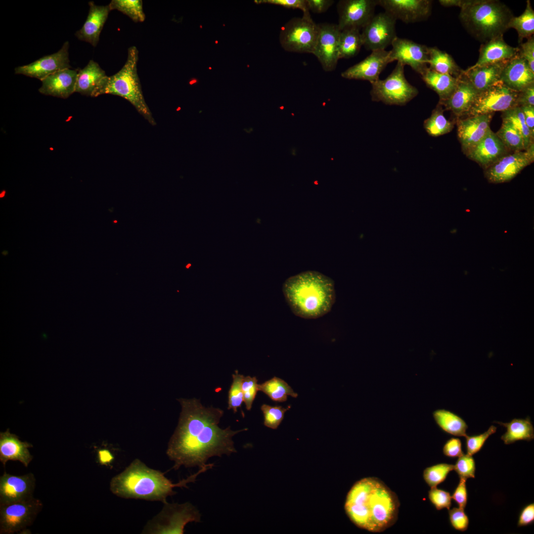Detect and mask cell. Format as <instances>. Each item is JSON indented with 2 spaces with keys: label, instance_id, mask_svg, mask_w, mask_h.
I'll use <instances>...</instances> for the list:
<instances>
[{
  "label": "cell",
  "instance_id": "cell-46",
  "mask_svg": "<svg viewBox=\"0 0 534 534\" xmlns=\"http://www.w3.org/2000/svg\"><path fill=\"white\" fill-rule=\"evenodd\" d=\"M496 429L495 426L491 425L487 431L481 434L472 436L466 435L465 438L467 453L473 455L479 452L489 437L495 433Z\"/></svg>",
  "mask_w": 534,
  "mask_h": 534
},
{
  "label": "cell",
  "instance_id": "cell-53",
  "mask_svg": "<svg viewBox=\"0 0 534 534\" xmlns=\"http://www.w3.org/2000/svg\"><path fill=\"white\" fill-rule=\"evenodd\" d=\"M466 479L460 478L459 482L451 496L459 508L464 509L467 502V490Z\"/></svg>",
  "mask_w": 534,
  "mask_h": 534
},
{
  "label": "cell",
  "instance_id": "cell-13",
  "mask_svg": "<svg viewBox=\"0 0 534 534\" xmlns=\"http://www.w3.org/2000/svg\"><path fill=\"white\" fill-rule=\"evenodd\" d=\"M396 20L384 12L374 14L362 28L363 45L367 50H385L397 37Z\"/></svg>",
  "mask_w": 534,
  "mask_h": 534
},
{
  "label": "cell",
  "instance_id": "cell-57",
  "mask_svg": "<svg viewBox=\"0 0 534 534\" xmlns=\"http://www.w3.org/2000/svg\"><path fill=\"white\" fill-rule=\"evenodd\" d=\"M521 108L524 115L526 125L532 134L534 136V107L525 106H522Z\"/></svg>",
  "mask_w": 534,
  "mask_h": 534
},
{
  "label": "cell",
  "instance_id": "cell-3",
  "mask_svg": "<svg viewBox=\"0 0 534 534\" xmlns=\"http://www.w3.org/2000/svg\"><path fill=\"white\" fill-rule=\"evenodd\" d=\"M211 468L210 464L177 484H173L160 471L148 467L135 459L121 473L111 480L110 489L115 495L124 498L140 499L167 502L168 496L176 492L175 487L187 488L186 484L196 481L201 473Z\"/></svg>",
  "mask_w": 534,
  "mask_h": 534
},
{
  "label": "cell",
  "instance_id": "cell-19",
  "mask_svg": "<svg viewBox=\"0 0 534 534\" xmlns=\"http://www.w3.org/2000/svg\"><path fill=\"white\" fill-rule=\"evenodd\" d=\"M36 480L32 473L22 476L5 472L0 477V504L10 503L33 497Z\"/></svg>",
  "mask_w": 534,
  "mask_h": 534
},
{
  "label": "cell",
  "instance_id": "cell-41",
  "mask_svg": "<svg viewBox=\"0 0 534 534\" xmlns=\"http://www.w3.org/2000/svg\"><path fill=\"white\" fill-rule=\"evenodd\" d=\"M111 10L116 9L135 22H143L145 15L140 0H112L108 5Z\"/></svg>",
  "mask_w": 534,
  "mask_h": 534
},
{
  "label": "cell",
  "instance_id": "cell-32",
  "mask_svg": "<svg viewBox=\"0 0 534 534\" xmlns=\"http://www.w3.org/2000/svg\"><path fill=\"white\" fill-rule=\"evenodd\" d=\"M494 422L506 428V432L501 437L505 445L520 440L531 441L534 438V429L530 417L526 419L514 418L508 423Z\"/></svg>",
  "mask_w": 534,
  "mask_h": 534
},
{
  "label": "cell",
  "instance_id": "cell-2",
  "mask_svg": "<svg viewBox=\"0 0 534 534\" xmlns=\"http://www.w3.org/2000/svg\"><path fill=\"white\" fill-rule=\"evenodd\" d=\"M400 502L396 494L375 477L363 478L348 492L345 510L357 527L382 532L397 521Z\"/></svg>",
  "mask_w": 534,
  "mask_h": 534
},
{
  "label": "cell",
  "instance_id": "cell-55",
  "mask_svg": "<svg viewBox=\"0 0 534 534\" xmlns=\"http://www.w3.org/2000/svg\"><path fill=\"white\" fill-rule=\"evenodd\" d=\"M534 521V504L531 503L526 506L521 511L518 522L519 527L532 524Z\"/></svg>",
  "mask_w": 534,
  "mask_h": 534
},
{
  "label": "cell",
  "instance_id": "cell-59",
  "mask_svg": "<svg viewBox=\"0 0 534 534\" xmlns=\"http://www.w3.org/2000/svg\"><path fill=\"white\" fill-rule=\"evenodd\" d=\"M98 458L101 464L109 463L113 459L110 452L106 449H101L98 451Z\"/></svg>",
  "mask_w": 534,
  "mask_h": 534
},
{
  "label": "cell",
  "instance_id": "cell-11",
  "mask_svg": "<svg viewBox=\"0 0 534 534\" xmlns=\"http://www.w3.org/2000/svg\"><path fill=\"white\" fill-rule=\"evenodd\" d=\"M519 92L511 89L501 81L478 93L467 115L492 114L505 111L517 106Z\"/></svg>",
  "mask_w": 534,
  "mask_h": 534
},
{
  "label": "cell",
  "instance_id": "cell-27",
  "mask_svg": "<svg viewBox=\"0 0 534 534\" xmlns=\"http://www.w3.org/2000/svg\"><path fill=\"white\" fill-rule=\"evenodd\" d=\"M89 9L87 18L82 28L75 35L80 40L95 46L99 35L111 11L109 5H97L93 1L89 3Z\"/></svg>",
  "mask_w": 534,
  "mask_h": 534
},
{
  "label": "cell",
  "instance_id": "cell-16",
  "mask_svg": "<svg viewBox=\"0 0 534 534\" xmlns=\"http://www.w3.org/2000/svg\"><path fill=\"white\" fill-rule=\"evenodd\" d=\"M319 32L313 54L325 71H332L339 58V41L340 31L337 25L319 24Z\"/></svg>",
  "mask_w": 534,
  "mask_h": 534
},
{
  "label": "cell",
  "instance_id": "cell-37",
  "mask_svg": "<svg viewBox=\"0 0 534 534\" xmlns=\"http://www.w3.org/2000/svg\"><path fill=\"white\" fill-rule=\"evenodd\" d=\"M424 127L430 135L437 137L451 132L453 124L444 116L442 106L439 103L431 116L424 121Z\"/></svg>",
  "mask_w": 534,
  "mask_h": 534
},
{
  "label": "cell",
  "instance_id": "cell-23",
  "mask_svg": "<svg viewBox=\"0 0 534 534\" xmlns=\"http://www.w3.org/2000/svg\"><path fill=\"white\" fill-rule=\"evenodd\" d=\"M500 81L511 89L520 92L534 84V72L518 53L505 63Z\"/></svg>",
  "mask_w": 534,
  "mask_h": 534
},
{
  "label": "cell",
  "instance_id": "cell-15",
  "mask_svg": "<svg viewBox=\"0 0 534 534\" xmlns=\"http://www.w3.org/2000/svg\"><path fill=\"white\" fill-rule=\"evenodd\" d=\"M377 0H341L338 4L340 31L355 28L362 29L374 15Z\"/></svg>",
  "mask_w": 534,
  "mask_h": 534
},
{
  "label": "cell",
  "instance_id": "cell-54",
  "mask_svg": "<svg viewBox=\"0 0 534 534\" xmlns=\"http://www.w3.org/2000/svg\"><path fill=\"white\" fill-rule=\"evenodd\" d=\"M517 106L534 107V84L519 92Z\"/></svg>",
  "mask_w": 534,
  "mask_h": 534
},
{
  "label": "cell",
  "instance_id": "cell-6",
  "mask_svg": "<svg viewBox=\"0 0 534 534\" xmlns=\"http://www.w3.org/2000/svg\"><path fill=\"white\" fill-rule=\"evenodd\" d=\"M138 51L132 46L128 49L127 60L117 73L101 81L94 97L103 94L121 96L130 102L150 124L155 122L146 103L137 71Z\"/></svg>",
  "mask_w": 534,
  "mask_h": 534
},
{
  "label": "cell",
  "instance_id": "cell-31",
  "mask_svg": "<svg viewBox=\"0 0 534 534\" xmlns=\"http://www.w3.org/2000/svg\"><path fill=\"white\" fill-rule=\"evenodd\" d=\"M427 86L439 95V102L447 99L455 90L459 78L438 73L428 67L420 75Z\"/></svg>",
  "mask_w": 534,
  "mask_h": 534
},
{
  "label": "cell",
  "instance_id": "cell-40",
  "mask_svg": "<svg viewBox=\"0 0 534 534\" xmlns=\"http://www.w3.org/2000/svg\"><path fill=\"white\" fill-rule=\"evenodd\" d=\"M495 134L507 149L513 152L525 150L522 135L510 122L502 120L501 126Z\"/></svg>",
  "mask_w": 534,
  "mask_h": 534
},
{
  "label": "cell",
  "instance_id": "cell-58",
  "mask_svg": "<svg viewBox=\"0 0 534 534\" xmlns=\"http://www.w3.org/2000/svg\"><path fill=\"white\" fill-rule=\"evenodd\" d=\"M466 0H440V3L445 7L457 6L460 8L465 4Z\"/></svg>",
  "mask_w": 534,
  "mask_h": 534
},
{
  "label": "cell",
  "instance_id": "cell-5",
  "mask_svg": "<svg viewBox=\"0 0 534 534\" xmlns=\"http://www.w3.org/2000/svg\"><path fill=\"white\" fill-rule=\"evenodd\" d=\"M459 18L472 36L485 43L502 35L514 16L503 2L495 0H467Z\"/></svg>",
  "mask_w": 534,
  "mask_h": 534
},
{
  "label": "cell",
  "instance_id": "cell-61",
  "mask_svg": "<svg viewBox=\"0 0 534 534\" xmlns=\"http://www.w3.org/2000/svg\"><path fill=\"white\" fill-rule=\"evenodd\" d=\"M117 222V221H114V222Z\"/></svg>",
  "mask_w": 534,
  "mask_h": 534
},
{
  "label": "cell",
  "instance_id": "cell-10",
  "mask_svg": "<svg viewBox=\"0 0 534 534\" xmlns=\"http://www.w3.org/2000/svg\"><path fill=\"white\" fill-rule=\"evenodd\" d=\"M42 501L34 497L0 504V534H12L25 530L42 510Z\"/></svg>",
  "mask_w": 534,
  "mask_h": 534
},
{
  "label": "cell",
  "instance_id": "cell-56",
  "mask_svg": "<svg viewBox=\"0 0 534 534\" xmlns=\"http://www.w3.org/2000/svg\"><path fill=\"white\" fill-rule=\"evenodd\" d=\"M309 10L316 13L326 11L334 3L331 0H307Z\"/></svg>",
  "mask_w": 534,
  "mask_h": 534
},
{
  "label": "cell",
  "instance_id": "cell-35",
  "mask_svg": "<svg viewBox=\"0 0 534 534\" xmlns=\"http://www.w3.org/2000/svg\"><path fill=\"white\" fill-rule=\"evenodd\" d=\"M360 30L350 28L340 31L339 41V58H350L356 55L363 45Z\"/></svg>",
  "mask_w": 534,
  "mask_h": 534
},
{
  "label": "cell",
  "instance_id": "cell-26",
  "mask_svg": "<svg viewBox=\"0 0 534 534\" xmlns=\"http://www.w3.org/2000/svg\"><path fill=\"white\" fill-rule=\"evenodd\" d=\"M32 444L21 441L8 429L0 433V461L5 465L8 460L19 461L27 467L33 459L28 448Z\"/></svg>",
  "mask_w": 534,
  "mask_h": 534
},
{
  "label": "cell",
  "instance_id": "cell-12",
  "mask_svg": "<svg viewBox=\"0 0 534 534\" xmlns=\"http://www.w3.org/2000/svg\"><path fill=\"white\" fill-rule=\"evenodd\" d=\"M534 143L526 150L506 154L486 168L484 172L488 180L493 183L510 181L534 160Z\"/></svg>",
  "mask_w": 534,
  "mask_h": 534
},
{
  "label": "cell",
  "instance_id": "cell-9",
  "mask_svg": "<svg viewBox=\"0 0 534 534\" xmlns=\"http://www.w3.org/2000/svg\"><path fill=\"white\" fill-rule=\"evenodd\" d=\"M319 32V24L310 14L290 19L282 27L280 42L283 48L290 52L312 53Z\"/></svg>",
  "mask_w": 534,
  "mask_h": 534
},
{
  "label": "cell",
  "instance_id": "cell-33",
  "mask_svg": "<svg viewBox=\"0 0 534 534\" xmlns=\"http://www.w3.org/2000/svg\"><path fill=\"white\" fill-rule=\"evenodd\" d=\"M428 64L430 69L438 73L457 78L460 77L463 71L449 54L437 47H429Z\"/></svg>",
  "mask_w": 534,
  "mask_h": 534
},
{
  "label": "cell",
  "instance_id": "cell-28",
  "mask_svg": "<svg viewBox=\"0 0 534 534\" xmlns=\"http://www.w3.org/2000/svg\"><path fill=\"white\" fill-rule=\"evenodd\" d=\"M478 93L462 74L450 96L446 100L439 103L457 116L467 115Z\"/></svg>",
  "mask_w": 534,
  "mask_h": 534
},
{
  "label": "cell",
  "instance_id": "cell-18",
  "mask_svg": "<svg viewBox=\"0 0 534 534\" xmlns=\"http://www.w3.org/2000/svg\"><path fill=\"white\" fill-rule=\"evenodd\" d=\"M69 46V43L66 42L57 52L42 57L29 64L17 67L15 69V73L42 81L57 71L70 68Z\"/></svg>",
  "mask_w": 534,
  "mask_h": 534
},
{
  "label": "cell",
  "instance_id": "cell-25",
  "mask_svg": "<svg viewBox=\"0 0 534 534\" xmlns=\"http://www.w3.org/2000/svg\"><path fill=\"white\" fill-rule=\"evenodd\" d=\"M519 50V47L508 44L504 40L503 35L498 36L481 45L478 60L468 68L507 61L518 54Z\"/></svg>",
  "mask_w": 534,
  "mask_h": 534
},
{
  "label": "cell",
  "instance_id": "cell-47",
  "mask_svg": "<svg viewBox=\"0 0 534 534\" xmlns=\"http://www.w3.org/2000/svg\"><path fill=\"white\" fill-rule=\"evenodd\" d=\"M258 380L256 377L247 376L244 377L241 385L243 401L247 410H250L258 390Z\"/></svg>",
  "mask_w": 534,
  "mask_h": 534
},
{
  "label": "cell",
  "instance_id": "cell-48",
  "mask_svg": "<svg viewBox=\"0 0 534 534\" xmlns=\"http://www.w3.org/2000/svg\"><path fill=\"white\" fill-rule=\"evenodd\" d=\"M428 497L436 509L440 510L444 508L449 510L451 505V496L445 490H440L436 487L431 488L428 492Z\"/></svg>",
  "mask_w": 534,
  "mask_h": 534
},
{
  "label": "cell",
  "instance_id": "cell-29",
  "mask_svg": "<svg viewBox=\"0 0 534 534\" xmlns=\"http://www.w3.org/2000/svg\"><path fill=\"white\" fill-rule=\"evenodd\" d=\"M506 62L486 65L463 70V76L478 93L500 81Z\"/></svg>",
  "mask_w": 534,
  "mask_h": 534
},
{
  "label": "cell",
  "instance_id": "cell-22",
  "mask_svg": "<svg viewBox=\"0 0 534 534\" xmlns=\"http://www.w3.org/2000/svg\"><path fill=\"white\" fill-rule=\"evenodd\" d=\"M507 149L491 130L477 144L464 153L485 169L507 154Z\"/></svg>",
  "mask_w": 534,
  "mask_h": 534
},
{
  "label": "cell",
  "instance_id": "cell-38",
  "mask_svg": "<svg viewBox=\"0 0 534 534\" xmlns=\"http://www.w3.org/2000/svg\"><path fill=\"white\" fill-rule=\"evenodd\" d=\"M509 29L512 28L517 32L519 42L524 39H529L534 33V11L529 0L527 1L524 12L520 16H513L510 20Z\"/></svg>",
  "mask_w": 534,
  "mask_h": 534
},
{
  "label": "cell",
  "instance_id": "cell-51",
  "mask_svg": "<svg viewBox=\"0 0 534 534\" xmlns=\"http://www.w3.org/2000/svg\"><path fill=\"white\" fill-rule=\"evenodd\" d=\"M260 2L277 4L289 8H298L302 10L303 14H310L307 0H267Z\"/></svg>",
  "mask_w": 534,
  "mask_h": 534
},
{
  "label": "cell",
  "instance_id": "cell-21",
  "mask_svg": "<svg viewBox=\"0 0 534 534\" xmlns=\"http://www.w3.org/2000/svg\"><path fill=\"white\" fill-rule=\"evenodd\" d=\"M492 114L469 116L457 121V135L465 152L480 141L491 130Z\"/></svg>",
  "mask_w": 534,
  "mask_h": 534
},
{
  "label": "cell",
  "instance_id": "cell-42",
  "mask_svg": "<svg viewBox=\"0 0 534 534\" xmlns=\"http://www.w3.org/2000/svg\"><path fill=\"white\" fill-rule=\"evenodd\" d=\"M454 470V465L440 463L426 468L423 471V478L431 488L436 487L443 482L449 473Z\"/></svg>",
  "mask_w": 534,
  "mask_h": 534
},
{
  "label": "cell",
  "instance_id": "cell-14",
  "mask_svg": "<svg viewBox=\"0 0 534 534\" xmlns=\"http://www.w3.org/2000/svg\"><path fill=\"white\" fill-rule=\"evenodd\" d=\"M390 62L395 60L404 66H409L421 75L428 68L429 47L413 41L397 37L392 43Z\"/></svg>",
  "mask_w": 534,
  "mask_h": 534
},
{
  "label": "cell",
  "instance_id": "cell-45",
  "mask_svg": "<svg viewBox=\"0 0 534 534\" xmlns=\"http://www.w3.org/2000/svg\"><path fill=\"white\" fill-rule=\"evenodd\" d=\"M454 470L458 474L459 478L467 480L468 478H474L476 465L472 455L467 453L463 454L458 458L454 465Z\"/></svg>",
  "mask_w": 534,
  "mask_h": 534
},
{
  "label": "cell",
  "instance_id": "cell-7",
  "mask_svg": "<svg viewBox=\"0 0 534 534\" xmlns=\"http://www.w3.org/2000/svg\"><path fill=\"white\" fill-rule=\"evenodd\" d=\"M404 66L397 62L391 73L384 80L371 84L370 94L373 101L390 105H404L418 93V89L406 80Z\"/></svg>",
  "mask_w": 534,
  "mask_h": 534
},
{
  "label": "cell",
  "instance_id": "cell-1",
  "mask_svg": "<svg viewBox=\"0 0 534 534\" xmlns=\"http://www.w3.org/2000/svg\"><path fill=\"white\" fill-rule=\"evenodd\" d=\"M181 410L178 426L170 440L167 454L177 470L205 466L209 458L237 452L232 440L247 429L233 431L219 426L223 411L206 407L196 399L178 400Z\"/></svg>",
  "mask_w": 534,
  "mask_h": 534
},
{
  "label": "cell",
  "instance_id": "cell-50",
  "mask_svg": "<svg viewBox=\"0 0 534 534\" xmlns=\"http://www.w3.org/2000/svg\"><path fill=\"white\" fill-rule=\"evenodd\" d=\"M519 53L528 63L531 70L534 72V39L532 37L520 44Z\"/></svg>",
  "mask_w": 534,
  "mask_h": 534
},
{
  "label": "cell",
  "instance_id": "cell-4",
  "mask_svg": "<svg viewBox=\"0 0 534 534\" xmlns=\"http://www.w3.org/2000/svg\"><path fill=\"white\" fill-rule=\"evenodd\" d=\"M282 291L292 312L306 319L326 314L335 300L333 281L315 271L303 272L288 278L283 284Z\"/></svg>",
  "mask_w": 534,
  "mask_h": 534
},
{
  "label": "cell",
  "instance_id": "cell-52",
  "mask_svg": "<svg viewBox=\"0 0 534 534\" xmlns=\"http://www.w3.org/2000/svg\"><path fill=\"white\" fill-rule=\"evenodd\" d=\"M443 451L444 454L449 457H458L463 454L460 440L457 438H451L445 444Z\"/></svg>",
  "mask_w": 534,
  "mask_h": 534
},
{
  "label": "cell",
  "instance_id": "cell-60",
  "mask_svg": "<svg viewBox=\"0 0 534 534\" xmlns=\"http://www.w3.org/2000/svg\"><path fill=\"white\" fill-rule=\"evenodd\" d=\"M4 192H2V193H1L0 194V198H2V197H3L4 196Z\"/></svg>",
  "mask_w": 534,
  "mask_h": 534
},
{
  "label": "cell",
  "instance_id": "cell-39",
  "mask_svg": "<svg viewBox=\"0 0 534 534\" xmlns=\"http://www.w3.org/2000/svg\"><path fill=\"white\" fill-rule=\"evenodd\" d=\"M503 120L510 122L522 135L525 150L534 143V136L526 125L521 107L516 106L502 112Z\"/></svg>",
  "mask_w": 534,
  "mask_h": 534
},
{
  "label": "cell",
  "instance_id": "cell-44",
  "mask_svg": "<svg viewBox=\"0 0 534 534\" xmlns=\"http://www.w3.org/2000/svg\"><path fill=\"white\" fill-rule=\"evenodd\" d=\"M290 406L287 408L281 406H271L264 404L261 409L264 417V425L269 428L276 429L282 422L285 412L289 409Z\"/></svg>",
  "mask_w": 534,
  "mask_h": 534
},
{
  "label": "cell",
  "instance_id": "cell-20",
  "mask_svg": "<svg viewBox=\"0 0 534 534\" xmlns=\"http://www.w3.org/2000/svg\"><path fill=\"white\" fill-rule=\"evenodd\" d=\"M390 51H372L370 55L358 63L349 67L341 73L347 79L365 80L371 84L379 79V75L390 63Z\"/></svg>",
  "mask_w": 534,
  "mask_h": 534
},
{
  "label": "cell",
  "instance_id": "cell-49",
  "mask_svg": "<svg viewBox=\"0 0 534 534\" xmlns=\"http://www.w3.org/2000/svg\"><path fill=\"white\" fill-rule=\"evenodd\" d=\"M448 514L450 523L454 529L461 532L467 529L469 521L464 509L454 507L449 509Z\"/></svg>",
  "mask_w": 534,
  "mask_h": 534
},
{
  "label": "cell",
  "instance_id": "cell-34",
  "mask_svg": "<svg viewBox=\"0 0 534 534\" xmlns=\"http://www.w3.org/2000/svg\"><path fill=\"white\" fill-rule=\"evenodd\" d=\"M433 416L437 424L444 432L454 436L465 437L467 435L466 423L456 414L440 409L434 411Z\"/></svg>",
  "mask_w": 534,
  "mask_h": 534
},
{
  "label": "cell",
  "instance_id": "cell-30",
  "mask_svg": "<svg viewBox=\"0 0 534 534\" xmlns=\"http://www.w3.org/2000/svg\"><path fill=\"white\" fill-rule=\"evenodd\" d=\"M107 76L105 71L94 61L78 71L75 92L94 97L102 80Z\"/></svg>",
  "mask_w": 534,
  "mask_h": 534
},
{
  "label": "cell",
  "instance_id": "cell-36",
  "mask_svg": "<svg viewBox=\"0 0 534 534\" xmlns=\"http://www.w3.org/2000/svg\"><path fill=\"white\" fill-rule=\"evenodd\" d=\"M258 390L267 395L272 400L283 402L290 396L297 398L298 394L283 380L274 377L261 384H258Z\"/></svg>",
  "mask_w": 534,
  "mask_h": 534
},
{
  "label": "cell",
  "instance_id": "cell-8",
  "mask_svg": "<svg viewBox=\"0 0 534 534\" xmlns=\"http://www.w3.org/2000/svg\"><path fill=\"white\" fill-rule=\"evenodd\" d=\"M201 521V514L189 502L183 504L164 503L161 512L145 527L143 532L148 534H182L189 522Z\"/></svg>",
  "mask_w": 534,
  "mask_h": 534
},
{
  "label": "cell",
  "instance_id": "cell-43",
  "mask_svg": "<svg viewBox=\"0 0 534 534\" xmlns=\"http://www.w3.org/2000/svg\"><path fill=\"white\" fill-rule=\"evenodd\" d=\"M244 377L237 370L232 374V382L228 392L227 408L232 409L234 413L237 411V408L241 406L243 401L241 385Z\"/></svg>",
  "mask_w": 534,
  "mask_h": 534
},
{
  "label": "cell",
  "instance_id": "cell-24",
  "mask_svg": "<svg viewBox=\"0 0 534 534\" xmlns=\"http://www.w3.org/2000/svg\"><path fill=\"white\" fill-rule=\"evenodd\" d=\"M78 71L70 68L57 71L41 81L40 93L66 98L75 92Z\"/></svg>",
  "mask_w": 534,
  "mask_h": 534
},
{
  "label": "cell",
  "instance_id": "cell-17",
  "mask_svg": "<svg viewBox=\"0 0 534 534\" xmlns=\"http://www.w3.org/2000/svg\"><path fill=\"white\" fill-rule=\"evenodd\" d=\"M377 3L396 20L405 23L424 20L431 12L432 1L429 0H377Z\"/></svg>",
  "mask_w": 534,
  "mask_h": 534
}]
</instances>
